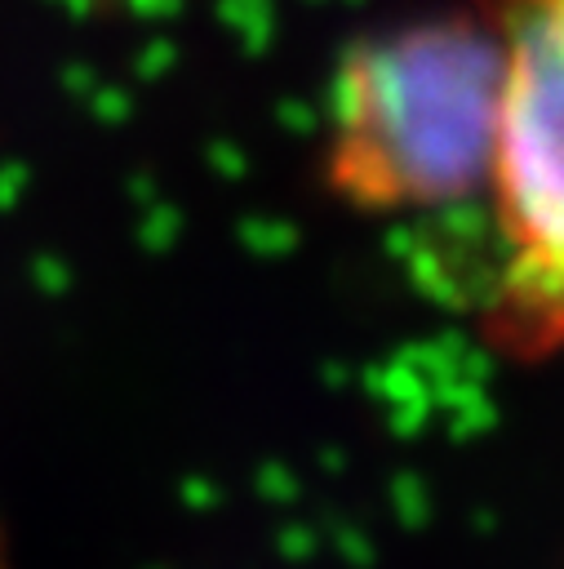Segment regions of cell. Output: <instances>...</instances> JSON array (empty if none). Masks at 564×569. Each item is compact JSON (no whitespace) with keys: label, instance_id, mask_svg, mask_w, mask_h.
Returning <instances> with one entry per match:
<instances>
[{"label":"cell","instance_id":"1","mask_svg":"<svg viewBox=\"0 0 564 569\" xmlns=\"http://www.w3.org/2000/svg\"><path fill=\"white\" fill-rule=\"evenodd\" d=\"M502 36L480 0L346 49L324 151L329 187L364 213L444 209L489 187Z\"/></svg>","mask_w":564,"mask_h":569},{"label":"cell","instance_id":"2","mask_svg":"<svg viewBox=\"0 0 564 569\" xmlns=\"http://www.w3.org/2000/svg\"><path fill=\"white\" fill-rule=\"evenodd\" d=\"M502 36L489 169L493 284L484 338L511 360L564 356V0H480Z\"/></svg>","mask_w":564,"mask_h":569}]
</instances>
